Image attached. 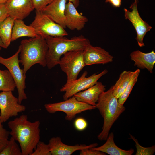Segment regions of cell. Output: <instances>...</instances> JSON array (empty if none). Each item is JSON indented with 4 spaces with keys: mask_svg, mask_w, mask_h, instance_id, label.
<instances>
[{
    "mask_svg": "<svg viewBox=\"0 0 155 155\" xmlns=\"http://www.w3.org/2000/svg\"><path fill=\"white\" fill-rule=\"evenodd\" d=\"M68 0H54L42 11L56 23L66 28L65 11Z\"/></svg>",
    "mask_w": 155,
    "mask_h": 155,
    "instance_id": "2e32d148",
    "label": "cell"
},
{
    "mask_svg": "<svg viewBox=\"0 0 155 155\" xmlns=\"http://www.w3.org/2000/svg\"><path fill=\"white\" fill-rule=\"evenodd\" d=\"M130 56L131 59L135 62V66L140 69H146L152 73L155 63V53L153 50L145 53L137 50L131 52Z\"/></svg>",
    "mask_w": 155,
    "mask_h": 155,
    "instance_id": "ac0fdd59",
    "label": "cell"
},
{
    "mask_svg": "<svg viewBox=\"0 0 155 155\" xmlns=\"http://www.w3.org/2000/svg\"><path fill=\"white\" fill-rule=\"evenodd\" d=\"M26 107L19 102L18 98L12 92H0V122H5L13 117H16L19 113L24 111Z\"/></svg>",
    "mask_w": 155,
    "mask_h": 155,
    "instance_id": "30bf717a",
    "label": "cell"
},
{
    "mask_svg": "<svg viewBox=\"0 0 155 155\" xmlns=\"http://www.w3.org/2000/svg\"><path fill=\"white\" fill-rule=\"evenodd\" d=\"M105 2L109 3L115 7H119L121 5V0H105Z\"/></svg>",
    "mask_w": 155,
    "mask_h": 155,
    "instance_id": "d6a6232c",
    "label": "cell"
},
{
    "mask_svg": "<svg viewBox=\"0 0 155 155\" xmlns=\"http://www.w3.org/2000/svg\"><path fill=\"white\" fill-rule=\"evenodd\" d=\"M65 15L66 27L71 30H82L88 21L87 18L80 14L70 1L66 4Z\"/></svg>",
    "mask_w": 155,
    "mask_h": 155,
    "instance_id": "9a60e30c",
    "label": "cell"
},
{
    "mask_svg": "<svg viewBox=\"0 0 155 155\" xmlns=\"http://www.w3.org/2000/svg\"><path fill=\"white\" fill-rule=\"evenodd\" d=\"M74 126L77 130L82 131L87 127V123L84 119L82 118H79L75 121Z\"/></svg>",
    "mask_w": 155,
    "mask_h": 155,
    "instance_id": "f546056e",
    "label": "cell"
},
{
    "mask_svg": "<svg viewBox=\"0 0 155 155\" xmlns=\"http://www.w3.org/2000/svg\"><path fill=\"white\" fill-rule=\"evenodd\" d=\"M54 0H32L33 5L36 10L42 11L46 6Z\"/></svg>",
    "mask_w": 155,
    "mask_h": 155,
    "instance_id": "f1b7e54d",
    "label": "cell"
},
{
    "mask_svg": "<svg viewBox=\"0 0 155 155\" xmlns=\"http://www.w3.org/2000/svg\"><path fill=\"white\" fill-rule=\"evenodd\" d=\"M133 73V71H123L113 86V94L117 98H119L125 90Z\"/></svg>",
    "mask_w": 155,
    "mask_h": 155,
    "instance_id": "7402d4cb",
    "label": "cell"
},
{
    "mask_svg": "<svg viewBox=\"0 0 155 155\" xmlns=\"http://www.w3.org/2000/svg\"><path fill=\"white\" fill-rule=\"evenodd\" d=\"M16 87V83L9 71L0 69V92H13Z\"/></svg>",
    "mask_w": 155,
    "mask_h": 155,
    "instance_id": "603a6c76",
    "label": "cell"
},
{
    "mask_svg": "<svg viewBox=\"0 0 155 155\" xmlns=\"http://www.w3.org/2000/svg\"><path fill=\"white\" fill-rule=\"evenodd\" d=\"M105 86L101 82H97L92 86L74 94L78 101L95 106L100 95L105 91Z\"/></svg>",
    "mask_w": 155,
    "mask_h": 155,
    "instance_id": "e0dca14e",
    "label": "cell"
},
{
    "mask_svg": "<svg viewBox=\"0 0 155 155\" xmlns=\"http://www.w3.org/2000/svg\"><path fill=\"white\" fill-rule=\"evenodd\" d=\"M37 36L32 27L26 25L23 20H15L12 30L11 42L22 37L34 38Z\"/></svg>",
    "mask_w": 155,
    "mask_h": 155,
    "instance_id": "ffe728a7",
    "label": "cell"
},
{
    "mask_svg": "<svg viewBox=\"0 0 155 155\" xmlns=\"http://www.w3.org/2000/svg\"><path fill=\"white\" fill-rule=\"evenodd\" d=\"M8 16L5 3L0 4V24Z\"/></svg>",
    "mask_w": 155,
    "mask_h": 155,
    "instance_id": "1f68e13d",
    "label": "cell"
},
{
    "mask_svg": "<svg viewBox=\"0 0 155 155\" xmlns=\"http://www.w3.org/2000/svg\"><path fill=\"white\" fill-rule=\"evenodd\" d=\"M0 122V152L6 146L9 140V131L4 128Z\"/></svg>",
    "mask_w": 155,
    "mask_h": 155,
    "instance_id": "83f0119b",
    "label": "cell"
},
{
    "mask_svg": "<svg viewBox=\"0 0 155 155\" xmlns=\"http://www.w3.org/2000/svg\"><path fill=\"white\" fill-rule=\"evenodd\" d=\"M44 106L47 112L50 113L59 111L65 113V119L68 121L72 120L77 114L82 112L96 108L95 106L78 101L74 96L63 101L46 104Z\"/></svg>",
    "mask_w": 155,
    "mask_h": 155,
    "instance_id": "8992f818",
    "label": "cell"
},
{
    "mask_svg": "<svg viewBox=\"0 0 155 155\" xmlns=\"http://www.w3.org/2000/svg\"><path fill=\"white\" fill-rule=\"evenodd\" d=\"M134 1L138 3L139 2V0H134Z\"/></svg>",
    "mask_w": 155,
    "mask_h": 155,
    "instance_id": "8d00e7d4",
    "label": "cell"
},
{
    "mask_svg": "<svg viewBox=\"0 0 155 155\" xmlns=\"http://www.w3.org/2000/svg\"><path fill=\"white\" fill-rule=\"evenodd\" d=\"M0 155H22L20 147L12 137L6 146L0 152Z\"/></svg>",
    "mask_w": 155,
    "mask_h": 155,
    "instance_id": "d4e9b609",
    "label": "cell"
},
{
    "mask_svg": "<svg viewBox=\"0 0 155 155\" xmlns=\"http://www.w3.org/2000/svg\"><path fill=\"white\" fill-rule=\"evenodd\" d=\"M130 138L135 142L136 148V155H152L155 152V146L153 145L150 147H145L142 146L139 143L137 140L129 134Z\"/></svg>",
    "mask_w": 155,
    "mask_h": 155,
    "instance_id": "484cf974",
    "label": "cell"
},
{
    "mask_svg": "<svg viewBox=\"0 0 155 155\" xmlns=\"http://www.w3.org/2000/svg\"><path fill=\"white\" fill-rule=\"evenodd\" d=\"M48 47L46 59L48 69L59 64L61 56L71 51L84 50L90 44L88 39L83 35L68 38L65 36H48L45 38Z\"/></svg>",
    "mask_w": 155,
    "mask_h": 155,
    "instance_id": "7a4b0ae2",
    "label": "cell"
},
{
    "mask_svg": "<svg viewBox=\"0 0 155 155\" xmlns=\"http://www.w3.org/2000/svg\"><path fill=\"white\" fill-rule=\"evenodd\" d=\"M138 3L134 1L131 5L130 8L131 11L124 8V16L126 19L131 22L134 27L137 34L135 39L138 45L142 47L145 46L143 42L144 38L146 33L151 29L152 27L140 17L137 9Z\"/></svg>",
    "mask_w": 155,
    "mask_h": 155,
    "instance_id": "8fae6325",
    "label": "cell"
},
{
    "mask_svg": "<svg viewBox=\"0 0 155 155\" xmlns=\"http://www.w3.org/2000/svg\"><path fill=\"white\" fill-rule=\"evenodd\" d=\"M108 72L107 70L105 69L98 74L94 73L86 77L88 73L86 71H84L79 78L67 84H65L60 89L61 92H65L63 96V100H66L77 93L93 86L100 78Z\"/></svg>",
    "mask_w": 155,
    "mask_h": 155,
    "instance_id": "9c48e42d",
    "label": "cell"
},
{
    "mask_svg": "<svg viewBox=\"0 0 155 155\" xmlns=\"http://www.w3.org/2000/svg\"><path fill=\"white\" fill-rule=\"evenodd\" d=\"M69 1L71 2L75 7L77 8L79 5V0H68Z\"/></svg>",
    "mask_w": 155,
    "mask_h": 155,
    "instance_id": "836d02e7",
    "label": "cell"
},
{
    "mask_svg": "<svg viewBox=\"0 0 155 155\" xmlns=\"http://www.w3.org/2000/svg\"><path fill=\"white\" fill-rule=\"evenodd\" d=\"M20 52L19 46L18 51L12 56L4 58L0 56V64L7 67L13 78L18 91L19 102L21 104L22 101L27 99V97L24 91L26 88V75L24 73L23 69H21L19 66L18 55Z\"/></svg>",
    "mask_w": 155,
    "mask_h": 155,
    "instance_id": "ba28073f",
    "label": "cell"
},
{
    "mask_svg": "<svg viewBox=\"0 0 155 155\" xmlns=\"http://www.w3.org/2000/svg\"><path fill=\"white\" fill-rule=\"evenodd\" d=\"M85 66L94 64H104L112 62L113 57L104 49L99 46L88 45L83 51Z\"/></svg>",
    "mask_w": 155,
    "mask_h": 155,
    "instance_id": "7c38bea8",
    "label": "cell"
},
{
    "mask_svg": "<svg viewBox=\"0 0 155 155\" xmlns=\"http://www.w3.org/2000/svg\"><path fill=\"white\" fill-rule=\"evenodd\" d=\"M1 47H0V51H1Z\"/></svg>",
    "mask_w": 155,
    "mask_h": 155,
    "instance_id": "74e56055",
    "label": "cell"
},
{
    "mask_svg": "<svg viewBox=\"0 0 155 155\" xmlns=\"http://www.w3.org/2000/svg\"><path fill=\"white\" fill-rule=\"evenodd\" d=\"M0 47L4 49H6L7 48L4 44L0 38Z\"/></svg>",
    "mask_w": 155,
    "mask_h": 155,
    "instance_id": "e575fe53",
    "label": "cell"
},
{
    "mask_svg": "<svg viewBox=\"0 0 155 155\" xmlns=\"http://www.w3.org/2000/svg\"><path fill=\"white\" fill-rule=\"evenodd\" d=\"M95 106L103 119L102 130L98 138L100 141L106 140L113 125L125 108L119 103L118 99L113 95V86L100 95Z\"/></svg>",
    "mask_w": 155,
    "mask_h": 155,
    "instance_id": "3957f363",
    "label": "cell"
},
{
    "mask_svg": "<svg viewBox=\"0 0 155 155\" xmlns=\"http://www.w3.org/2000/svg\"><path fill=\"white\" fill-rule=\"evenodd\" d=\"M84 50L68 52L63 55L59 64L61 69L67 75V84L77 79L78 74L85 66L83 58Z\"/></svg>",
    "mask_w": 155,
    "mask_h": 155,
    "instance_id": "52a82bcc",
    "label": "cell"
},
{
    "mask_svg": "<svg viewBox=\"0 0 155 155\" xmlns=\"http://www.w3.org/2000/svg\"><path fill=\"white\" fill-rule=\"evenodd\" d=\"M80 155H105L106 153L98 150H94L92 148L84 149L80 150Z\"/></svg>",
    "mask_w": 155,
    "mask_h": 155,
    "instance_id": "4dcf8cb0",
    "label": "cell"
},
{
    "mask_svg": "<svg viewBox=\"0 0 155 155\" xmlns=\"http://www.w3.org/2000/svg\"><path fill=\"white\" fill-rule=\"evenodd\" d=\"M8 0H0V4L5 3Z\"/></svg>",
    "mask_w": 155,
    "mask_h": 155,
    "instance_id": "d590c367",
    "label": "cell"
},
{
    "mask_svg": "<svg viewBox=\"0 0 155 155\" xmlns=\"http://www.w3.org/2000/svg\"><path fill=\"white\" fill-rule=\"evenodd\" d=\"M113 132L109 133L106 142L103 145L99 147L92 148L94 150L99 151L110 155H131L134 152L133 149L127 150L121 149L115 144Z\"/></svg>",
    "mask_w": 155,
    "mask_h": 155,
    "instance_id": "d6986e66",
    "label": "cell"
},
{
    "mask_svg": "<svg viewBox=\"0 0 155 155\" xmlns=\"http://www.w3.org/2000/svg\"></svg>",
    "mask_w": 155,
    "mask_h": 155,
    "instance_id": "f35d334b",
    "label": "cell"
},
{
    "mask_svg": "<svg viewBox=\"0 0 155 155\" xmlns=\"http://www.w3.org/2000/svg\"><path fill=\"white\" fill-rule=\"evenodd\" d=\"M34 20L30 25L38 36L47 37L65 36L68 33L65 29L56 23L42 11L36 10Z\"/></svg>",
    "mask_w": 155,
    "mask_h": 155,
    "instance_id": "5b68a950",
    "label": "cell"
},
{
    "mask_svg": "<svg viewBox=\"0 0 155 155\" xmlns=\"http://www.w3.org/2000/svg\"><path fill=\"white\" fill-rule=\"evenodd\" d=\"M140 72V70L139 69L133 71L131 79L125 90L118 99L119 102L120 104L123 105L128 97L133 86L137 81Z\"/></svg>",
    "mask_w": 155,
    "mask_h": 155,
    "instance_id": "cb8c5ba5",
    "label": "cell"
},
{
    "mask_svg": "<svg viewBox=\"0 0 155 155\" xmlns=\"http://www.w3.org/2000/svg\"><path fill=\"white\" fill-rule=\"evenodd\" d=\"M14 20L11 17L8 16L0 24V38L7 48L11 42Z\"/></svg>",
    "mask_w": 155,
    "mask_h": 155,
    "instance_id": "44dd1931",
    "label": "cell"
},
{
    "mask_svg": "<svg viewBox=\"0 0 155 155\" xmlns=\"http://www.w3.org/2000/svg\"><path fill=\"white\" fill-rule=\"evenodd\" d=\"M51 155H71L78 150L92 148L96 147L98 144L94 143L89 145L77 144L70 146L65 144L59 137L51 138L48 144Z\"/></svg>",
    "mask_w": 155,
    "mask_h": 155,
    "instance_id": "5bb4252c",
    "label": "cell"
},
{
    "mask_svg": "<svg viewBox=\"0 0 155 155\" xmlns=\"http://www.w3.org/2000/svg\"><path fill=\"white\" fill-rule=\"evenodd\" d=\"M20 48V62L23 67L24 73L32 66L38 64L46 66V57L48 47L45 39L41 36L22 40Z\"/></svg>",
    "mask_w": 155,
    "mask_h": 155,
    "instance_id": "277c9868",
    "label": "cell"
},
{
    "mask_svg": "<svg viewBox=\"0 0 155 155\" xmlns=\"http://www.w3.org/2000/svg\"><path fill=\"white\" fill-rule=\"evenodd\" d=\"M40 122H32L22 115L8 123L9 134L19 143L22 155H31L40 139Z\"/></svg>",
    "mask_w": 155,
    "mask_h": 155,
    "instance_id": "6da1fadb",
    "label": "cell"
},
{
    "mask_svg": "<svg viewBox=\"0 0 155 155\" xmlns=\"http://www.w3.org/2000/svg\"><path fill=\"white\" fill-rule=\"evenodd\" d=\"M31 155H51L48 144L40 141Z\"/></svg>",
    "mask_w": 155,
    "mask_h": 155,
    "instance_id": "4316f807",
    "label": "cell"
},
{
    "mask_svg": "<svg viewBox=\"0 0 155 155\" xmlns=\"http://www.w3.org/2000/svg\"><path fill=\"white\" fill-rule=\"evenodd\" d=\"M8 16L23 20L34 9L32 0H8L5 3Z\"/></svg>",
    "mask_w": 155,
    "mask_h": 155,
    "instance_id": "4fadbf2b",
    "label": "cell"
}]
</instances>
